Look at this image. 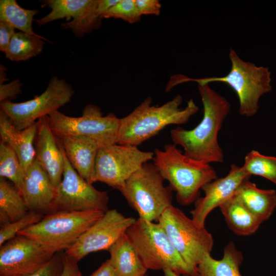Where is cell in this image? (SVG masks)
<instances>
[{
	"label": "cell",
	"mask_w": 276,
	"mask_h": 276,
	"mask_svg": "<svg viewBox=\"0 0 276 276\" xmlns=\"http://www.w3.org/2000/svg\"><path fill=\"white\" fill-rule=\"evenodd\" d=\"M198 85L203 108L201 121L191 130L181 127L172 129L170 136L174 144L183 148L187 156L208 164L222 163L224 154L218 134L229 112L231 104L209 84Z\"/></svg>",
	"instance_id": "cell-1"
},
{
	"label": "cell",
	"mask_w": 276,
	"mask_h": 276,
	"mask_svg": "<svg viewBox=\"0 0 276 276\" xmlns=\"http://www.w3.org/2000/svg\"><path fill=\"white\" fill-rule=\"evenodd\" d=\"M183 101L178 95L159 106H152L149 97L131 112L120 119L117 144L138 147L157 134L166 126L187 123L199 108L192 99L186 106L180 107Z\"/></svg>",
	"instance_id": "cell-2"
},
{
	"label": "cell",
	"mask_w": 276,
	"mask_h": 276,
	"mask_svg": "<svg viewBox=\"0 0 276 276\" xmlns=\"http://www.w3.org/2000/svg\"><path fill=\"white\" fill-rule=\"evenodd\" d=\"M228 57L231 68L224 76L193 79L177 75L171 77L168 87L172 89L178 84L190 81L198 84L224 83L234 90L238 98L239 113L246 117H252L259 110L260 98L272 90L271 72L268 67L258 66L243 60L232 48H230Z\"/></svg>",
	"instance_id": "cell-3"
},
{
	"label": "cell",
	"mask_w": 276,
	"mask_h": 276,
	"mask_svg": "<svg viewBox=\"0 0 276 276\" xmlns=\"http://www.w3.org/2000/svg\"><path fill=\"white\" fill-rule=\"evenodd\" d=\"M153 160L169 187L176 192L178 202L183 205L195 202L202 187L217 178L210 164L187 156L174 144L165 145L163 150L155 149Z\"/></svg>",
	"instance_id": "cell-4"
},
{
	"label": "cell",
	"mask_w": 276,
	"mask_h": 276,
	"mask_svg": "<svg viewBox=\"0 0 276 276\" xmlns=\"http://www.w3.org/2000/svg\"><path fill=\"white\" fill-rule=\"evenodd\" d=\"M126 235L147 270H170L179 274L198 276L178 252L158 222L139 218Z\"/></svg>",
	"instance_id": "cell-5"
},
{
	"label": "cell",
	"mask_w": 276,
	"mask_h": 276,
	"mask_svg": "<svg viewBox=\"0 0 276 276\" xmlns=\"http://www.w3.org/2000/svg\"><path fill=\"white\" fill-rule=\"evenodd\" d=\"M105 213L99 211L54 212L17 235L26 236L56 254L72 247Z\"/></svg>",
	"instance_id": "cell-6"
},
{
	"label": "cell",
	"mask_w": 276,
	"mask_h": 276,
	"mask_svg": "<svg viewBox=\"0 0 276 276\" xmlns=\"http://www.w3.org/2000/svg\"><path fill=\"white\" fill-rule=\"evenodd\" d=\"M153 164L147 163L133 174L119 191L139 218L158 220L172 205V190Z\"/></svg>",
	"instance_id": "cell-7"
},
{
	"label": "cell",
	"mask_w": 276,
	"mask_h": 276,
	"mask_svg": "<svg viewBox=\"0 0 276 276\" xmlns=\"http://www.w3.org/2000/svg\"><path fill=\"white\" fill-rule=\"evenodd\" d=\"M158 223L184 261L197 272V266L213 249L212 234L173 205L163 213Z\"/></svg>",
	"instance_id": "cell-8"
},
{
	"label": "cell",
	"mask_w": 276,
	"mask_h": 276,
	"mask_svg": "<svg viewBox=\"0 0 276 276\" xmlns=\"http://www.w3.org/2000/svg\"><path fill=\"white\" fill-rule=\"evenodd\" d=\"M50 127L57 137L82 135L95 140L100 147L117 144L120 119L110 113L103 116L101 108L86 105L79 117L66 116L58 110L48 116Z\"/></svg>",
	"instance_id": "cell-9"
},
{
	"label": "cell",
	"mask_w": 276,
	"mask_h": 276,
	"mask_svg": "<svg viewBox=\"0 0 276 276\" xmlns=\"http://www.w3.org/2000/svg\"><path fill=\"white\" fill-rule=\"evenodd\" d=\"M153 157L154 152L142 151L134 146L115 144L100 147L94 182H102L119 191L133 174Z\"/></svg>",
	"instance_id": "cell-10"
},
{
	"label": "cell",
	"mask_w": 276,
	"mask_h": 276,
	"mask_svg": "<svg viewBox=\"0 0 276 276\" xmlns=\"http://www.w3.org/2000/svg\"><path fill=\"white\" fill-rule=\"evenodd\" d=\"M62 149L64 169L61 181L56 188L53 212L107 211V192L96 189L93 184L84 179L72 166L62 147Z\"/></svg>",
	"instance_id": "cell-11"
},
{
	"label": "cell",
	"mask_w": 276,
	"mask_h": 276,
	"mask_svg": "<svg viewBox=\"0 0 276 276\" xmlns=\"http://www.w3.org/2000/svg\"><path fill=\"white\" fill-rule=\"evenodd\" d=\"M75 92L64 80L53 77L47 89L34 99L20 103L10 101L1 102V110L9 118L19 130H23L48 116L69 102Z\"/></svg>",
	"instance_id": "cell-12"
},
{
	"label": "cell",
	"mask_w": 276,
	"mask_h": 276,
	"mask_svg": "<svg viewBox=\"0 0 276 276\" xmlns=\"http://www.w3.org/2000/svg\"><path fill=\"white\" fill-rule=\"evenodd\" d=\"M135 220L116 209L108 210L65 250V254L78 262L90 253L108 250Z\"/></svg>",
	"instance_id": "cell-13"
},
{
	"label": "cell",
	"mask_w": 276,
	"mask_h": 276,
	"mask_svg": "<svg viewBox=\"0 0 276 276\" xmlns=\"http://www.w3.org/2000/svg\"><path fill=\"white\" fill-rule=\"evenodd\" d=\"M55 254L32 239L16 235L0 248V276H26L44 266Z\"/></svg>",
	"instance_id": "cell-14"
},
{
	"label": "cell",
	"mask_w": 276,
	"mask_h": 276,
	"mask_svg": "<svg viewBox=\"0 0 276 276\" xmlns=\"http://www.w3.org/2000/svg\"><path fill=\"white\" fill-rule=\"evenodd\" d=\"M41 3L42 7H48L51 11L36 20L39 25L72 17V21L62 24L61 27L72 29L76 36L80 37L96 28L101 18L97 13L99 0H46Z\"/></svg>",
	"instance_id": "cell-15"
},
{
	"label": "cell",
	"mask_w": 276,
	"mask_h": 276,
	"mask_svg": "<svg viewBox=\"0 0 276 276\" xmlns=\"http://www.w3.org/2000/svg\"><path fill=\"white\" fill-rule=\"evenodd\" d=\"M250 176L242 166L231 165L225 177L217 178L202 187L204 196L194 202V208L190 212L192 219L198 225L204 226L210 213L233 196L241 183Z\"/></svg>",
	"instance_id": "cell-16"
},
{
	"label": "cell",
	"mask_w": 276,
	"mask_h": 276,
	"mask_svg": "<svg viewBox=\"0 0 276 276\" xmlns=\"http://www.w3.org/2000/svg\"><path fill=\"white\" fill-rule=\"evenodd\" d=\"M28 211L48 214L53 212L56 188L35 158L25 171L20 190Z\"/></svg>",
	"instance_id": "cell-17"
},
{
	"label": "cell",
	"mask_w": 276,
	"mask_h": 276,
	"mask_svg": "<svg viewBox=\"0 0 276 276\" xmlns=\"http://www.w3.org/2000/svg\"><path fill=\"white\" fill-rule=\"evenodd\" d=\"M37 122L34 143L35 158L56 188L61 181L64 169L62 147L50 127L48 116L40 118Z\"/></svg>",
	"instance_id": "cell-18"
},
{
	"label": "cell",
	"mask_w": 276,
	"mask_h": 276,
	"mask_svg": "<svg viewBox=\"0 0 276 276\" xmlns=\"http://www.w3.org/2000/svg\"><path fill=\"white\" fill-rule=\"evenodd\" d=\"M57 138L73 168L84 179L93 184L100 147L98 143L89 137L82 135H66Z\"/></svg>",
	"instance_id": "cell-19"
},
{
	"label": "cell",
	"mask_w": 276,
	"mask_h": 276,
	"mask_svg": "<svg viewBox=\"0 0 276 276\" xmlns=\"http://www.w3.org/2000/svg\"><path fill=\"white\" fill-rule=\"evenodd\" d=\"M37 126L36 122L25 129L19 130L7 115L0 110L1 141L14 150L25 171L35 158L34 142Z\"/></svg>",
	"instance_id": "cell-20"
},
{
	"label": "cell",
	"mask_w": 276,
	"mask_h": 276,
	"mask_svg": "<svg viewBox=\"0 0 276 276\" xmlns=\"http://www.w3.org/2000/svg\"><path fill=\"white\" fill-rule=\"evenodd\" d=\"M235 195L262 222L268 220L276 208L275 190L259 189L249 179L241 183Z\"/></svg>",
	"instance_id": "cell-21"
},
{
	"label": "cell",
	"mask_w": 276,
	"mask_h": 276,
	"mask_svg": "<svg viewBox=\"0 0 276 276\" xmlns=\"http://www.w3.org/2000/svg\"><path fill=\"white\" fill-rule=\"evenodd\" d=\"M116 276H145L147 269L126 234L108 250Z\"/></svg>",
	"instance_id": "cell-22"
},
{
	"label": "cell",
	"mask_w": 276,
	"mask_h": 276,
	"mask_svg": "<svg viewBox=\"0 0 276 276\" xmlns=\"http://www.w3.org/2000/svg\"><path fill=\"white\" fill-rule=\"evenodd\" d=\"M243 260L242 253L231 241L224 248L221 259H215L211 254L204 257L197 266L198 276H242L240 267Z\"/></svg>",
	"instance_id": "cell-23"
},
{
	"label": "cell",
	"mask_w": 276,
	"mask_h": 276,
	"mask_svg": "<svg viewBox=\"0 0 276 276\" xmlns=\"http://www.w3.org/2000/svg\"><path fill=\"white\" fill-rule=\"evenodd\" d=\"M219 208L229 228L238 236H247L254 234L262 223L235 194Z\"/></svg>",
	"instance_id": "cell-24"
},
{
	"label": "cell",
	"mask_w": 276,
	"mask_h": 276,
	"mask_svg": "<svg viewBox=\"0 0 276 276\" xmlns=\"http://www.w3.org/2000/svg\"><path fill=\"white\" fill-rule=\"evenodd\" d=\"M20 192L5 178H0L1 226L18 220L28 212Z\"/></svg>",
	"instance_id": "cell-25"
},
{
	"label": "cell",
	"mask_w": 276,
	"mask_h": 276,
	"mask_svg": "<svg viewBox=\"0 0 276 276\" xmlns=\"http://www.w3.org/2000/svg\"><path fill=\"white\" fill-rule=\"evenodd\" d=\"M39 12L38 10L21 7L15 0L0 1V21L8 23L30 35L41 36L34 32L32 28L34 17Z\"/></svg>",
	"instance_id": "cell-26"
},
{
	"label": "cell",
	"mask_w": 276,
	"mask_h": 276,
	"mask_svg": "<svg viewBox=\"0 0 276 276\" xmlns=\"http://www.w3.org/2000/svg\"><path fill=\"white\" fill-rule=\"evenodd\" d=\"M42 36H35L22 32H16L5 53L7 58L13 61H26L40 54L44 42Z\"/></svg>",
	"instance_id": "cell-27"
},
{
	"label": "cell",
	"mask_w": 276,
	"mask_h": 276,
	"mask_svg": "<svg viewBox=\"0 0 276 276\" xmlns=\"http://www.w3.org/2000/svg\"><path fill=\"white\" fill-rule=\"evenodd\" d=\"M25 171L14 150L8 145L0 142V176L8 178L20 190Z\"/></svg>",
	"instance_id": "cell-28"
},
{
	"label": "cell",
	"mask_w": 276,
	"mask_h": 276,
	"mask_svg": "<svg viewBox=\"0 0 276 276\" xmlns=\"http://www.w3.org/2000/svg\"><path fill=\"white\" fill-rule=\"evenodd\" d=\"M242 167L249 175L262 176L276 184V157L252 150L245 155Z\"/></svg>",
	"instance_id": "cell-29"
},
{
	"label": "cell",
	"mask_w": 276,
	"mask_h": 276,
	"mask_svg": "<svg viewBox=\"0 0 276 276\" xmlns=\"http://www.w3.org/2000/svg\"><path fill=\"white\" fill-rule=\"evenodd\" d=\"M43 214L29 211L22 218L2 226L0 229V246L14 238L21 231L40 221Z\"/></svg>",
	"instance_id": "cell-30"
},
{
	"label": "cell",
	"mask_w": 276,
	"mask_h": 276,
	"mask_svg": "<svg viewBox=\"0 0 276 276\" xmlns=\"http://www.w3.org/2000/svg\"><path fill=\"white\" fill-rule=\"evenodd\" d=\"M141 16L135 0H120L102 18H120L134 24L140 21Z\"/></svg>",
	"instance_id": "cell-31"
},
{
	"label": "cell",
	"mask_w": 276,
	"mask_h": 276,
	"mask_svg": "<svg viewBox=\"0 0 276 276\" xmlns=\"http://www.w3.org/2000/svg\"><path fill=\"white\" fill-rule=\"evenodd\" d=\"M64 255L60 252L56 253L44 266L26 276H61L63 269Z\"/></svg>",
	"instance_id": "cell-32"
},
{
	"label": "cell",
	"mask_w": 276,
	"mask_h": 276,
	"mask_svg": "<svg viewBox=\"0 0 276 276\" xmlns=\"http://www.w3.org/2000/svg\"><path fill=\"white\" fill-rule=\"evenodd\" d=\"M21 86L22 84L18 79L7 84L0 83V102L16 98L18 95L21 93Z\"/></svg>",
	"instance_id": "cell-33"
},
{
	"label": "cell",
	"mask_w": 276,
	"mask_h": 276,
	"mask_svg": "<svg viewBox=\"0 0 276 276\" xmlns=\"http://www.w3.org/2000/svg\"><path fill=\"white\" fill-rule=\"evenodd\" d=\"M136 7L141 15L160 13L161 4L157 0H135Z\"/></svg>",
	"instance_id": "cell-34"
},
{
	"label": "cell",
	"mask_w": 276,
	"mask_h": 276,
	"mask_svg": "<svg viewBox=\"0 0 276 276\" xmlns=\"http://www.w3.org/2000/svg\"><path fill=\"white\" fill-rule=\"evenodd\" d=\"M15 28L10 24L0 21V50L5 53L11 39L15 33Z\"/></svg>",
	"instance_id": "cell-35"
},
{
	"label": "cell",
	"mask_w": 276,
	"mask_h": 276,
	"mask_svg": "<svg viewBox=\"0 0 276 276\" xmlns=\"http://www.w3.org/2000/svg\"><path fill=\"white\" fill-rule=\"evenodd\" d=\"M61 276H82L78 262L65 254L64 255L63 269Z\"/></svg>",
	"instance_id": "cell-36"
},
{
	"label": "cell",
	"mask_w": 276,
	"mask_h": 276,
	"mask_svg": "<svg viewBox=\"0 0 276 276\" xmlns=\"http://www.w3.org/2000/svg\"><path fill=\"white\" fill-rule=\"evenodd\" d=\"M89 276H116L110 260L103 262Z\"/></svg>",
	"instance_id": "cell-37"
},
{
	"label": "cell",
	"mask_w": 276,
	"mask_h": 276,
	"mask_svg": "<svg viewBox=\"0 0 276 276\" xmlns=\"http://www.w3.org/2000/svg\"><path fill=\"white\" fill-rule=\"evenodd\" d=\"M120 0H99L97 8L98 15L101 18Z\"/></svg>",
	"instance_id": "cell-38"
},
{
	"label": "cell",
	"mask_w": 276,
	"mask_h": 276,
	"mask_svg": "<svg viewBox=\"0 0 276 276\" xmlns=\"http://www.w3.org/2000/svg\"><path fill=\"white\" fill-rule=\"evenodd\" d=\"M163 271L164 276H192L189 274H179L170 270H165Z\"/></svg>",
	"instance_id": "cell-39"
},
{
	"label": "cell",
	"mask_w": 276,
	"mask_h": 276,
	"mask_svg": "<svg viewBox=\"0 0 276 276\" xmlns=\"http://www.w3.org/2000/svg\"><path fill=\"white\" fill-rule=\"evenodd\" d=\"M145 276H148V275L147 274H146Z\"/></svg>",
	"instance_id": "cell-40"
}]
</instances>
